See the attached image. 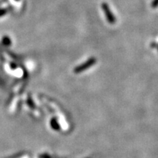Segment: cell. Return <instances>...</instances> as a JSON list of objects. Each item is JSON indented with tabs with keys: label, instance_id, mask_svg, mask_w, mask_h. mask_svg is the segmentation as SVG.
Wrapping results in <instances>:
<instances>
[{
	"label": "cell",
	"instance_id": "obj_2",
	"mask_svg": "<svg viewBox=\"0 0 158 158\" xmlns=\"http://www.w3.org/2000/svg\"><path fill=\"white\" fill-rule=\"evenodd\" d=\"M51 128L55 130H60V125L56 119L54 118L51 120Z\"/></svg>",
	"mask_w": 158,
	"mask_h": 158
},
{
	"label": "cell",
	"instance_id": "obj_1",
	"mask_svg": "<svg viewBox=\"0 0 158 158\" xmlns=\"http://www.w3.org/2000/svg\"><path fill=\"white\" fill-rule=\"evenodd\" d=\"M95 59H91L89 60V61H86V63H84L83 65H81V66L78 67V68H76L75 69V72H82V71L85 70L86 69H87V68H89V67L92 66V65H93L94 63H95Z\"/></svg>",
	"mask_w": 158,
	"mask_h": 158
}]
</instances>
